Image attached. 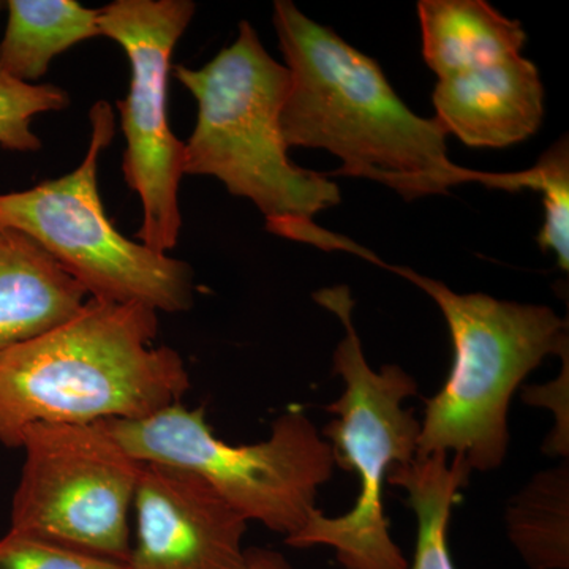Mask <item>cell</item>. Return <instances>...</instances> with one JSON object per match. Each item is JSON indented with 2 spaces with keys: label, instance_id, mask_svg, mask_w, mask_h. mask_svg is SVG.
Wrapping results in <instances>:
<instances>
[{
  "label": "cell",
  "instance_id": "cell-1",
  "mask_svg": "<svg viewBox=\"0 0 569 569\" xmlns=\"http://www.w3.org/2000/svg\"><path fill=\"white\" fill-rule=\"evenodd\" d=\"M290 88L282 110L288 149H325L342 167L331 176L370 179L403 200L448 194L460 183L518 192L530 171L485 173L449 159L447 132L419 118L397 96L376 59L332 29L306 17L290 0H276L272 17Z\"/></svg>",
  "mask_w": 569,
  "mask_h": 569
},
{
  "label": "cell",
  "instance_id": "cell-2",
  "mask_svg": "<svg viewBox=\"0 0 569 569\" xmlns=\"http://www.w3.org/2000/svg\"><path fill=\"white\" fill-rule=\"evenodd\" d=\"M159 313L88 299L67 323L0 356V445L33 425L138 421L181 403L189 370L153 347Z\"/></svg>",
  "mask_w": 569,
  "mask_h": 569
},
{
  "label": "cell",
  "instance_id": "cell-3",
  "mask_svg": "<svg viewBox=\"0 0 569 569\" xmlns=\"http://www.w3.org/2000/svg\"><path fill=\"white\" fill-rule=\"evenodd\" d=\"M176 80L197 100V123L183 142V174L212 176L234 197L252 201L272 234L312 223L340 203V189L323 173L291 162L282 132L290 88L249 21L238 39L201 69L174 67Z\"/></svg>",
  "mask_w": 569,
  "mask_h": 569
},
{
  "label": "cell",
  "instance_id": "cell-4",
  "mask_svg": "<svg viewBox=\"0 0 569 569\" xmlns=\"http://www.w3.org/2000/svg\"><path fill=\"white\" fill-rule=\"evenodd\" d=\"M342 250L417 284L447 320L455 359L443 387L425 402L419 458L433 452L462 456L471 471L503 466L512 396L546 358H567L568 320L548 306L456 293L440 280L385 263L350 239Z\"/></svg>",
  "mask_w": 569,
  "mask_h": 569
},
{
  "label": "cell",
  "instance_id": "cell-5",
  "mask_svg": "<svg viewBox=\"0 0 569 569\" xmlns=\"http://www.w3.org/2000/svg\"><path fill=\"white\" fill-rule=\"evenodd\" d=\"M313 299L346 329L332 358L343 392L325 407L335 419L321 430V437L331 445L336 466L358 477L359 496L355 507L337 518H328L317 508L306 526L284 542L298 549H335L337 561L346 569H408L389 530L383 489L396 467L408 466L418 456L421 422L413 410L403 408L408 397L418 395L417 381L397 365L380 370L369 366L355 328V299L347 284L321 288Z\"/></svg>",
  "mask_w": 569,
  "mask_h": 569
},
{
  "label": "cell",
  "instance_id": "cell-6",
  "mask_svg": "<svg viewBox=\"0 0 569 569\" xmlns=\"http://www.w3.org/2000/svg\"><path fill=\"white\" fill-rule=\"evenodd\" d=\"M140 462L192 471L247 522L293 537L317 509L318 489L332 478V448L305 411L288 410L254 445H228L212 433L203 408L182 403L138 419L103 421Z\"/></svg>",
  "mask_w": 569,
  "mask_h": 569
},
{
  "label": "cell",
  "instance_id": "cell-7",
  "mask_svg": "<svg viewBox=\"0 0 569 569\" xmlns=\"http://www.w3.org/2000/svg\"><path fill=\"white\" fill-rule=\"evenodd\" d=\"M114 132L110 103L93 104L91 141L80 167L32 189L0 193V228L32 238L89 299L141 305L157 313L186 312L193 306L192 268L126 238L104 211L99 157Z\"/></svg>",
  "mask_w": 569,
  "mask_h": 569
},
{
  "label": "cell",
  "instance_id": "cell-8",
  "mask_svg": "<svg viewBox=\"0 0 569 569\" xmlns=\"http://www.w3.org/2000/svg\"><path fill=\"white\" fill-rule=\"evenodd\" d=\"M20 449L10 530L127 565L142 462L103 422L33 425Z\"/></svg>",
  "mask_w": 569,
  "mask_h": 569
},
{
  "label": "cell",
  "instance_id": "cell-9",
  "mask_svg": "<svg viewBox=\"0 0 569 569\" xmlns=\"http://www.w3.org/2000/svg\"><path fill=\"white\" fill-rule=\"evenodd\" d=\"M194 10L190 0H114L99 9L100 36L116 41L130 66L129 92L118 110L123 178L142 208L137 238L160 253L174 249L182 228L183 142L171 129L168 99L171 56Z\"/></svg>",
  "mask_w": 569,
  "mask_h": 569
},
{
  "label": "cell",
  "instance_id": "cell-10",
  "mask_svg": "<svg viewBox=\"0 0 569 569\" xmlns=\"http://www.w3.org/2000/svg\"><path fill=\"white\" fill-rule=\"evenodd\" d=\"M127 569H244L247 520L203 478L142 462Z\"/></svg>",
  "mask_w": 569,
  "mask_h": 569
},
{
  "label": "cell",
  "instance_id": "cell-11",
  "mask_svg": "<svg viewBox=\"0 0 569 569\" xmlns=\"http://www.w3.org/2000/svg\"><path fill=\"white\" fill-rule=\"evenodd\" d=\"M432 100L437 122L468 148L529 140L545 116V86L522 54L482 59L438 78Z\"/></svg>",
  "mask_w": 569,
  "mask_h": 569
},
{
  "label": "cell",
  "instance_id": "cell-12",
  "mask_svg": "<svg viewBox=\"0 0 569 569\" xmlns=\"http://www.w3.org/2000/svg\"><path fill=\"white\" fill-rule=\"evenodd\" d=\"M88 299L43 247L0 228V356L67 323Z\"/></svg>",
  "mask_w": 569,
  "mask_h": 569
},
{
  "label": "cell",
  "instance_id": "cell-13",
  "mask_svg": "<svg viewBox=\"0 0 569 569\" xmlns=\"http://www.w3.org/2000/svg\"><path fill=\"white\" fill-rule=\"evenodd\" d=\"M422 56L438 78L471 62L522 54L527 33L482 0H421L418 3Z\"/></svg>",
  "mask_w": 569,
  "mask_h": 569
},
{
  "label": "cell",
  "instance_id": "cell-14",
  "mask_svg": "<svg viewBox=\"0 0 569 569\" xmlns=\"http://www.w3.org/2000/svg\"><path fill=\"white\" fill-rule=\"evenodd\" d=\"M6 33L0 41V69L36 84L56 56L99 37V9L74 0H9Z\"/></svg>",
  "mask_w": 569,
  "mask_h": 569
},
{
  "label": "cell",
  "instance_id": "cell-15",
  "mask_svg": "<svg viewBox=\"0 0 569 569\" xmlns=\"http://www.w3.org/2000/svg\"><path fill=\"white\" fill-rule=\"evenodd\" d=\"M471 468L462 456L433 452L396 467L388 482L407 492V505L418 520L417 550L411 569H456L448 533L452 508L470 481Z\"/></svg>",
  "mask_w": 569,
  "mask_h": 569
},
{
  "label": "cell",
  "instance_id": "cell-16",
  "mask_svg": "<svg viewBox=\"0 0 569 569\" xmlns=\"http://www.w3.org/2000/svg\"><path fill=\"white\" fill-rule=\"evenodd\" d=\"M568 463L535 475L507 509L509 539L531 569L569 568Z\"/></svg>",
  "mask_w": 569,
  "mask_h": 569
},
{
  "label": "cell",
  "instance_id": "cell-17",
  "mask_svg": "<svg viewBox=\"0 0 569 569\" xmlns=\"http://www.w3.org/2000/svg\"><path fill=\"white\" fill-rule=\"evenodd\" d=\"M531 190L542 194L545 223L537 241L545 252L556 253L561 271L569 269V144L561 137L529 168Z\"/></svg>",
  "mask_w": 569,
  "mask_h": 569
},
{
  "label": "cell",
  "instance_id": "cell-18",
  "mask_svg": "<svg viewBox=\"0 0 569 569\" xmlns=\"http://www.w3.org/2000/svg\"><path fill=\"white\" fill-rule=\"evenodd\" d=\"M69 93L54 84H29L0 69V148L14 152H36L40 138L32 119L41 112L69 108Z\"/></svg>",
  "mask_w": 569,
  "mask_h": 569
},
{
  "label": "cell",
  "instance_id": "cell-19",
  "mask_svg": "<svg viewBox=\"0 0 569 569\" xmlns=\"http://www.w3.org/2000/svg\"><path fill=\"white\" fill-rule=\"evenodd\" d=\"M0 569H127V565L9 530L0 538Z\"/></svg>",
  "mask_w": 569,
  "mask_h": 569
},
{
  "label": "cell",
  "instance_id": "cell-20",
  "mask_svg": "<svg viewBox=\"0 0 569 569\" xmlns=\"http://www.w3.org/2000/svg\"><path fill=\"white\" fill-rule=\"evenodd\" d=\"M244 569H296L282 553L264 548L246 549Z\"/></svg>",
  "mask_w": 569,
  "mask_h": 569
},
{
  "label": "cell",
  "instance_id": "cell-21",
  "mask_svg": "<svg viewBox=\"0 0 569 569\" xmlns=\"http://www.w3.org/2000/svg\"><path fill=\"white\" fill-rule=\"evenodd\" d=\"M2 10H6V2H0V13H2Z\"/></svg>",
  "mask_w": 569,
  "mask_h": 569
}]
</instances>
